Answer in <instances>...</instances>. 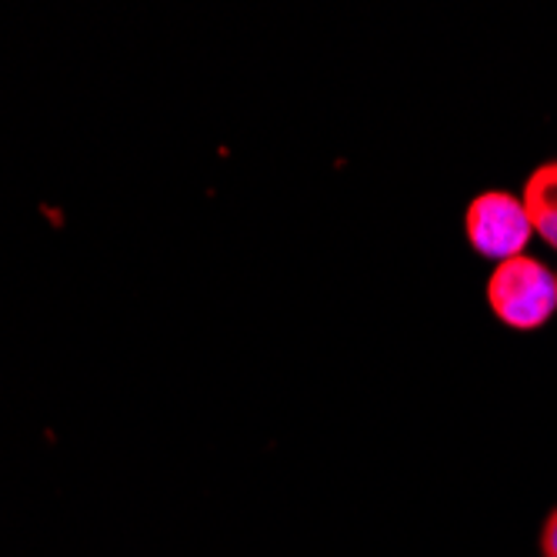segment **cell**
<instances>
[{"mask_svg":"<svg viewBox=\"0 0 557 557\" xmlns=\"http://www.w3.org/2000/svg\"><path fill=\"white\" fill-rule=\"evenodd\" d=\"M541 557H557V508L547 515L541 528Z\"/></svg>","mask_w":557,"mask_h":557,"instance_id":"cell-4","label":"cell"},{"mask_svg":"<svg viewBox=\"0 0 557 557\" xmlns=\"http://www.w3.org/2000/svg\"><path fill=\"white\" fill-rule=\"evenodd\" d=\"M554 281H557V274H554Z\"/></svg>","mask_w":557,"mask_h":557,"instance_id":"cell-5","label":"cell"},{"mask_svg":"<svg viewBox=\"0 0 557 557\" xmlns=\"http://www.w3.org/2000/svg\"><path fill=\"white\" fill-rule=\"evenodd\" d=\"M521 205L528 211L534 234H541L544 244L557 250V161H547L537 171H531V177L524 181Z\"/></svg>","mask_w":557,"mask_h":557,"instance_id":"cell-3","label":"cell"},{"mask_svg":"<svg viewBox=\"0 0 557 557\" xmlns=\"http://www.w3.org/2000/svg\"><path fill=\"white\" fill-rule=\"evenodd\" d=\"M491 314L511 331H537L557 311V281L537 258L500 261L487 281Z\"/></svg>","mask_w":557,"mask_h":557,"instance_id":"cell-1","label":"cell"},{"mask_svg":"<svg viewBox=\"0 0 557 557\" xmlns=\"http://www.w3.org/2000/svg\"><path fill=\"white\" fill-rule=\"evenodd\" d=\"M465 234L481 258L500 264L524 255L534 227L528 221L521 197H515L511 190H484L468 205Z\"/></svg>","mask_w":557,"mask_h":557,"instance_id":"cell-2","label":"cell"}]
</instances>
